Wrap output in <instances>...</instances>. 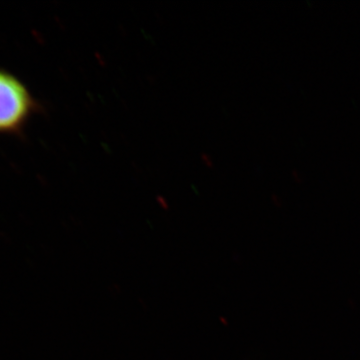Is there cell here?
I'll return each mask as SVG.
<instances>
[{"mask_svg":"<svg viewBox=\"0 0 360 360\" xmlns=\"http://www.w3.org/2000/svg\"><path fill=\"white\" fill-rule=\"evenodd\" d=\"M37 106L22 82L11 73L0 70V132L22 129Z\"/></svg>","mask_w":360,"mask_h":360,"instance_id":"6da1fadb","label":"cell"}]
</instances>
